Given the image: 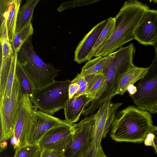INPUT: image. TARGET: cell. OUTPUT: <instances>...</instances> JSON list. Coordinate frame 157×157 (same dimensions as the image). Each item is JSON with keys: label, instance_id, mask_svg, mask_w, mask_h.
<instances>
[{"label": "cell", "instance_id": "6da1fadb", "mask_svg": "<svg viewBox=\"0 0 157 157\" xmlns=\"http://www.w3.org/2000/svg\"><path fill=\"white\" fill-rule=\"evenodd\" d=\"M135 49L131 45L121 47L108 55V59L103 72L104 81L99 88L96 98L85 109L83 115L86 117L93 113L106 101H110L115 93L124 74L134 65L133 59Z\"/></svg>", "mask_w": 157, "mask_h": 157}, {"label": "cell", "instance_id": "7a4b0ae2", "mask_svg": "<svg viewBox=\"0 0 157 157\" xmlns=\"http://www.w3.org/2000/svg\"><path fill=\"white\" fill-rule=\"evenodd\" d=\"M150 8L136 0L126 1L114 17L113 33L94 57H105L126 43L135 39L134 32L145 12Z\"/></svg>", "mask_w": 157, "mask_h": 157}, {"label": "cell", "instance_id": "3957f363", "mask_svg": "<svg viewBox=\"0 0 157 157\" xmlns=\"http://www.w3.org/2000/svg\"><path fill=\"white\" fill-rule=\"evenodd\" d=\"M153 125L149 112L129 106L116 114L110 136L116 142L141 143Z\"/></svg>", "mask_w": 157, "mask_h": 157}, {"label": "cell", "instance_id": "277c9868", "mask_svg": "<svg viewBox=\"0 0 157 157\" xmlns=\"http://www.w3.org/2000/svg\"><path fill=\"white\" fill-rule=\"evenodd\" d=\"M17 61L29 77L36 88L48 85L60 71L51 63H45L34 50L32 36L24 44L18 53Z\"/></svg>", "mask_w": 157, "mask_h": 157}, {"label": "cell", "instance_id": "5b68a950", "mask_svg": "<svg viewBox=\"0 0 157 157\" xmlns=\"http://www.w3.org/2000/svg\"><path fill=\"white\" fill-rule=\"evenodd\" d=\"M71 81H56L45 86L36 88L30 100L34 106L44 113L53 115L64 109L69 99L68 89Z\"/></svg>", "mask_w": 157, "mask_h": 157}, {"label": "cell", "instance_id": "8992f818", "mask_svg": "<svg viewBox=\"0 0 157 157\" xmlns=\"http://www.w3.org/2000/svg\"><path fill=\"white\" fill-rule=\"evenodd\" d=\"M137 91L129 95L139 108L150 113H157V56H155L136 86Z\"/></svg>", "mask_w": 157, "mask_h": 157}, {"label": "cell", "instance_id": "52a82bcc", "mask_svg": "<svg viewBox=\"0 0 157 157\" xmlns=\"http://www.w3.org/2000/svg\"><path fill=\"white\" fill-rule=\"evenodd\" d=\"M22 96L15 74L11 94L0 99V142L8 140L13 135L14 119Z\"/></svg>", "mask_w": 157, "mask_h": 157}, {"label": "cell", "instance_id": "ba28073f", "mask_svg": "<svg viewBox=\"0 0 157 157\" xmlns=\"http://www.w3.org/2000/svg\"><path fill=\"white\" fill-rule=\"evenodd\" d=\"M123 104L120 102L106 101L94 114V119L91 134V142L99 147L102 139L109 132L116 115L117 111Z\"/></svg>", "mask_w": 157, "mask_h": 157}, {"label": "cell", "instance_id": "9c48e42d", "mask_svg": "<svg viewBox=\"0 0 157 157\" xmlns=\"http://www.w3.org/2000/svg\"><path fill=\"white\" fill-rule=\"evenodd\" d=\"M74 124L67 122L48 131L38 143L42 150H52L64 154L72 141Z\"/></svg>", "mask_w": 157, "mask_h": 157}, {"label": "cell", "instance_id": "30bf717a", "mask_svg": "<svg viewBox=\"0 0 157 157\" xmlns=\"http://www.w3.org/2000/svg\"><path fill=\"white\" fill-rule=\"evenodd\" d=\"M94 114L85 117L77 124H74L72 142L65 151L66 157H81L89 147Z\"/></svg>", "mask_w": 157, "mask_h": 157}, {"label": "cell", "instance_id": "8fae6325", "mask_svg": "<svg viewBox=\"0 0 157 157\" xmlns=\"http://www.w3.org/2000/svg\"><path fill=\"white\" fill-rule=\"evenodd\" d=\"M34 109L29 96L23 95L15 116L13 134L18 140V147L27 144L26 138L34 116Z\"/></svg>", "mask_w": 157, "mask_h": 157}, {"label": "cell", "instance_id": "7c38bea8", "mask_svg": "<svg viewBox=\"0 0 157 157\" xmlns=\"http://www.w3.org/2000/svg\"><path fill=\"white\" fill-rule=\"evenodd\" d=\"M34 108V116L26 138L27 144H38L50 129L67 122Z\"/></svg>", "mask_w": 157, "mask_h": 157}, {"label": "cell", "instance_id": "4fadbf2b", "mask_svg": "<svg viewBox=\"0 0 157 157\" xmlns=\"http://www.w3.org/2000/svg\"><path fill=\"white\" fill-rule=\"evenodd\" d=\"M135 39L145 45H152L157 41V10H146L134 32Z\"/></svg>", "mask_w": 157, "mask_h": 157}, {"label": "cell", "instance_id": "5bb4252c", "mask_svg": "<svg viewBox=\"0 0 157 157\" xmlns=\"http://www.w3.org/2000/svg\"><path fill=\"white\" fill-rule=\"evenodd\" d=\"M108 18L95 25L83 38L76 48L74 61L80 64L87 61V58L105 28Z\"/></svg>", "mask_w": 157, "mask_h": 157}, {"label": "cell", "instance_id": "9a60e30c", "mask_svg": "<svg viewBox=\"0 0 157 157\" xmlns=\"http://www.w3.org/2000/svg\"><path fill=\"white\" fill-rule=\"evenodd\" d=\"M21 0H0V20L6 21L9 40L12 43L15 31Z\"/></svg>", "mask_w": 157, "mask_h": 157}, {"label": "cell", "instance_id": "2e32d148", "mask_svg": "<svg viewBox=\"0 0 157 157\" xmlns=\"http://www.w3.org/2000/svg\"><path fill=\"white\" fill-rule=\"evenodd\" d=\"M93 101L86 94L69 99L63 109L65 120L71 124L77 121L84 113L86 107Z\"/></svg>", "mask_w": 157, "mask_h": 157}, {"label": "cell", "instance_id": "e0dca14e", "mask_svg": "<svg viewBox=\"0 0 157 157\" xmlns=\"http://www.w3.org/2000/svg\"><path fill=\"white\" fill-rule=\"evenodd\" d=\"M0 98L4 94L13 53L9 40H0Z\"/></svg>", "mask_w": 157, "mask_h": 157}, {"label": "cell", "instance_id": "ac0fdd59", "mask_svg": "<svg viewBox=\"0 0 157 157\" xmlns=\"http://www.w3.org/2000/svg\"><path fill=\"white\" fill-rule=\"evenodd\" d=\"M148 67H139L134 65L124 75L119 83L115 95H123L128 86L140 80L147 71Z\"/></svg>", "mask_w": 157, "mask_h": 157}, {"label": "cell", "instance_id": "d6986e66", "mask_svg": "<svg viewBox=\"0 0 157 157\" xmlns=\"http://www.w3.org/2000/svg\"><path fill=\"white\" fill-rule=\"evenodd\" d=\"M40 0H29L19 8L17 18L15 33L21 31L31 23L34 9Z\"/></svg>", "mask_w": 157, "mask_h": 157}, {"label": "cell", "instance_id": "ffe728a7", "mask_svg": "<svg viewBox=\"0 0 157 157\" xmlns=\"http://www.w3.org/2000/svg\"><path fill=\"white\" fill-rule=\"evenodd\" d=\"M15 74L19 82L22 95H28L31 100L36 88L29 77L17 61Z\"/></svg>", "mask_w": 157, "mask_h": 157}, {"label": "cell", "instance_id": "44dd1931", "mask_svg": "<svg viewBox=\"0 0 157 157\" xmlns=\"http://www.w3.org/2000/svg\"><path fill=\"white\" fill-rule=\"evenodd\" d=\"M108 59V56H99L88 61L82 67L80 74L84 77L101 73Z\"/></svg>", "mask_w": 157, "mask_h": 157}, {"label": "cell", "instance_id": "7402d4cb", "mask_svg": "<svg viewBox=\"0 0 157 157\" xmlns=\"http://www.w3.org/2000/svg\"><path fill=\"white\" fill-rule=\"evenodd\" d=\"M115 27L114 17H111L108 18V22L104 29L94 46L87 58V61L91 59L98 51L110 37L113 33Z\"/></svg>", "mask_w": 157, "mask_h": 157}, {"label": "cell", "instance_id": "603a6c76", "mask_svg": "<svg viewBox=\"0 0 157 157\" xmlns=\"http://www.w3.org/2000/svg\"><path fill=\"white\" fill-rule=\"evenodd\" d=\"M33 33V29L31 23L20 32L15 33L11 44L13 52L18 53L23 45Z\"/></svg>", "mask_w": 157, "mask_h": 157}, {"label": "cell", "instance_id": "cb8c5ba5", "mask_svg": "<svg viewBox=\"0 0 157 157\" xmlns=\"http://www.w3.org/2000/svg\"><path fill=\"white\" fill-rule=\"evenodd\" d=\"M84 77L87 82V87L85 94L93 101L95 99L97 92L104 81L105 75L102 72L98 74Z\"/></svg>", "mask_w": 157, "mask_h": 157}, {"label": "cell", "instance_id": "d4e9b609", "mask_svg": "<svg viewBox=\"0 0 157 157\" xmlns=\"http://www.w3.org/2000/svg\"><path fill=\"white\" fill-rule=\"evenodd\" d=\"M42 151L38 144H27L17 148L13 157H40Z\"/></svg>", "mask_w": 157, "mask_h": 157}, {"label": "cell", "instance_id": "484cf974", "mask_svg": "<svg viewBox=\"0 0 157 157\" xmlns=\"http://www.w3.org/2000/svg\"><path fill=\"white\" fill-rule=\"evenodd\" d=\"M17 55L18 53L13 52L12 56L11 66L7 79L4 92L2 97L0 99L5 97L8 96L11 92L13 81L15 76Z\"/></svg>", "mask_w": 157, "mask_h": 157}, {"label": "cell", "instance_id": "4316f807", "mask_svg": "<svg viewBox=\"0 0 157 157\" xmlns=\"http://www.w3.org/2000/svg\"><path fill=\"white\" fill-rule=\"evenodd\" d=\"M99 0H75L63 2L57 8L59 12H62L67 9L90 5L99 1Z\"/></svg>", "mask_w": 157, "mask_h": 157}, {"label": "cell", "instance_id": "83f0119b", "mask_svg": "<svg viewBox=\"0 0 157 157\" xmlns=\"http://www.w3.org/2000/svg\"><path fill=\"white\" fill-rule=\"evenodd\" d=\"M81 157H107L105 154L102 147H97L91 142L87 150Z\"/></svg>", "mask_w": 157, "mask_h": 157}, {"label": "cell", "instance_id": "f1b7e54d", "mask_svg": "<svg viewBox=\"0 0 157 157\" xmlns=\"http://www.w3.org/2000/svg\"><path fill=\"white\" fill-rule=\"evenodd\" d=\"M71 81L78 83L80 86L79 91L74 97H77L86 94L87 87V82L84 76H82L80 73L78 74Z\"/></svg>", "mask_w": 157, "mask_h": 157}, {"label": "cell", "instance_id": "f546056e", "mask_svg": "<svg viewBox=\"0 0 157 157\" xmlns=\"http://www.w3.org/2000/svg\"><path fill=\"white\" fill-rule=\"evenodd\" d=\"M40 157H66L61 152L52 150H43Z\"/></svg>", "mask_w": 157, "mask_h": 157}, {"label": "cell", "instance_id": "4dcf8cb0", "mask_svg": "<svg viewBox=\"0 0 157 157\" xmlns=\"http://www.w3.org/2000/svg\"><path fill=\"white\" fill-rule=\"evenodd\" d=\"M80 86L78 83L71 81L68 89L69 99L72 98L78 92Z\"/></svg>", "mask_w": 157, "mask_h": 157}, {"label": "cell", "instance_id": "1f68e13d", "mask_svg": "<svg viewBox=\"0 0 157 157\" xmlns=\"http://www.w3.org/2000/svg\"><path fill=\"white\" fill-rule=\"evenodd\" d=\"M149 132L151 133L152 138V146L157 154V126L153 125Z\"/></svg>", "mask_w": 157, "mask_h": 157}, {"label": "cell", "instance_id": "d6a6232c", "mask_svg": "<svg viewBox=\"0 0 157 157\" xmlns=\"http://www.w3.org/2000/svg\"><path fill=\"white\" fill-rule=\"evenodd\" d=\"M11 145L13 146L14 149H16L19 147V142L17 139L13 135H12L10 138Z\"/></svg>", "mask_w": 157, "mask_h": 157}, {"label": "cell", "instance_id": "836d02e7", "mask_svg": "<svg viewBox=\"0 0 157 157\" xmlns=\"http://www.w3.org/2000/svg\"><path fill=\"white\" fill-rule=\"evenodd\" d=\"M127 90L129 95H133L137 91L136 87L133 84L131 85L128 87Z\"/></svg>", "mask_w": 157, "mask_h": 157}, {"label": "cell", "instance_id": "e575fe53", "mask_svg": "<svg viewBox=\"0 0 157 157\" xmlns=\"http://www.w3.org/2000/svg\"><path fill=\"white\" fill-rule=\"evenodd\" d=\"M8 143L7 141H3L0 142V151L5 150L7 147Z\"/></svg>", "mask_w": 157, "mask_h": 157}, {"label": "cell", "instance_id": "d590c367", "mask_svg": "<svg viewBox=\"0 0 157 157\" xmlns=\"http://www.w3.org/2000/svg\"><path fill=\"white\" fill-rule=\"evenodd\" d=\"M155 50V56H157V41L153 45Z\"/></svg>", "mask_w": 157, "mask_h": 157}]
</instances>
